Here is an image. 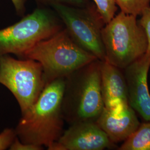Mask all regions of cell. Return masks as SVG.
Returning <instances> with one entry per match:
<instances>
[{"label":"cell","mask_w":150,"mask_h":150,"mask_svg":"<svg viewBox=\"0 0 150 150\" xmlns=\"http://www.w3.org/2000/svg\"><path fill=\"white\" fill-rule=\"evenodd\" d=\"M64 83L65 77H62L47 84L36 102L22 114L15 130L21 142L48 148L59 141L64 132L62 102Z\"/></svg>","instance_id":"1"},{"label":"cell","mask_w":150,"mask_h":150,"mask_svg":"<svg viewBox=\"0 0 150 150\" xmlns=\"http://www.w3.org/2000/svg\"><path fill=\"white\" fill-rule=\"evenodd\" d=\"M101 61L95 59L65 77L62 112L64 121L70 125L96 122L102 112Z\"/></svg>","instance_id":"2"},{"label":"cell","mask_w":150,"mask_h":150,"mask_svg":"<svg viewBox=\"0 0 150 150\" xmlns=\"http://www.w3.org/2000/svg\"><path fill=\"white\" fill-rule=\"evenodd\" d=\"M21 57L41 64L45 86L97 59L75 43L65 28L38 42Z\"/></svg>","instance_id":"3"},{"label":"cell","mask_w":150,"mask_h":150,"mask_svg":"<svg viewBox=\"0 0 150 150\" xmlns=\"http://www.w3.org/2000/svg\"><path fill=\"white\" fill-rule=\"evenodd\" d=\"M102 38L105 61L124 69L146 53L147 42L137 16L120 12L105 25Z\"/></svg>","instance_id":"4"},{"label":"cell","mask_w":150,"mask_h":150,"mask_svg":"<svg viewBox=\"0 0 150 150\" xmlns=\"http://www.w3.org/2000/svg\"><path fill=\"white\" fill-rule=\"evenodd\" d=\"M62 29L51 11L37 8L20 21L0 30V56L12 54L21 57L38 42Z\"/></svg>","instance_id":"5"},{"label":"cell","mask_w":150,"mask_h":150,"mask_svg":"<svg viewBox=\"0 0 150 150\" xmlns=\"http://www.w3.org/2000/svg\"><path fill=\"white\" fill-rule=\"evenodd\" d=\"M0 83L16 98L22 114L38 100L45 87L41 64L33 59L0 56Z\"/></svg>","instance_id":"6"},{"label":"cell","mask_w":150,"mask_h":150,"mask_svg":"<svg viewBox=\"0 0 150 150\" xmlns=\"http://www.w3.org/2000/svg\"><path fill=\"white\" fill-rule=\"evenodd\" d=\"M52 7L75 43L97 59L105 61L106 54L102 29L105 24L96 6L76 7L55 5Z\"/></svg>","instance_id":"7"},{"label":"cell","mask_w":150,"mask_h":150,"mask_svg":"<svg viewBox=\"0 0 150 150\" xmlns=\"http://www.w3.org/2000/svg\"><path fill=\"white\" fill-rule=\"evenodd\" d=\"M150 55L146 54L123 69L129 105L145 121H150V93L148 74Z\"/></svg>","instance_id":"8"},{"label":"cell","mask_w":150,"mask_h":150,"mask_svg":"<svg viewBox=\"0 0 150 150\" xmlns=\"http://www.w3.org/2000/svg\"><path fill=\"white\" fill-rule=\"evenodd\" d=\"M58 141L65 150H102L117 147L95 122L70 125Z\"/></svg>","instance_id":"9"},{"label":"cell","mask_w":150,"mask_h":150,"mask_svg":"<svg viewBox=\"0 0 150 150\" xmlns=\"http://www.w3.org/2000/svg\"><path fill=\"white\" fill-rule=\"evenodd\" d=\"M96 122L115 144L125 141L140 124L135 111L129 104L104 107Z\"/></svg>","instance_id":"10"},{"label":"cell","mask_w":150,"mask_h":150,"mask_svg":"<svg viewBox=\"0 0 150 150\" xmlns=\"http://www.w3.org/2000/svg\"><path fill=\"white\" fill-rule=\"evenodd\" d=\"M101 88L104 107L110 108L129 104L123 69L105 60L101 61Z\"/></svg>","instance_id":"11"},{"label":"cell","mask_w":150,"mask_h":150,"mask_svg":"<svg viewBox=\"0 0 150 150\" xmlns=\"http://www.w3.org/2000/svg\"><path fill=\"white\" fill-rule=\"evenodd\" d=\"M118 150H150V121L140 123Z\"/></svg>","instance_id":"12"},{"label":"cell","mask_w":150,"mask_h":150,"mask_svg":"<svg viewBox=\"0 0 150 150\" xmlns=\"http://www.w3.org/2000/svg\"><path fill=\"white\" fill-rule=\"evenodd\" d=\"M121 11L137 16L141 15L146 8L150 7V0H114Z\"/></svg>","instance_id":"13"},{"label":"cell","mask_w":150,"mask_h":150,"mask_svg":"<svg viewBox=\"0 0 150 150\" xmlns=\"http://www.w3.org/2000/svg\"><path fill=\"white\" fill-rule=\"evenodd\" d=\"M97 10L105 24L115 16L117 7L114 0H93Z\"/></svg>","instance_id":"14"},{"label":"cell","mask_w":150,"mask_h":150,"mask_svg":"<svg viewBox=\"0 0 150 150\" xmlns=\"http://www.w3.org/2000/svg\"><path fill=\"white\" fill-rule=\"evenodd\" d=\"M139 22L144 28L146 36L147 42L146 54L150 55V6L142 12Z\"/></svg>","instance_id":"15"},{"label":"cell","mask_w":150,"mask_h":150,"mask_svg":"<svg viewBox=\"0 0 150 150\" xmlns=\"http://www.w3.org/2000/svg\"><path fill=\"white\" fill-rule=\"evenodd\" d=\"M38 3L43 5L53 6L55 5L85 7L87 6V0H35Z\"/></svg>","instance_id":"16"},{"label":"cell","mask_w":150,"mask_h":150,"mask_svg":"<svg viewBox=\"0 0 150 150\" xmlns=\"http://www.w3.org/2000/svg\"><path fill=\"white\" fill-rule=\"evenodd\" d=\"M16 137L15 131L10 129H4L0 134V150L10 147Z\"/></svg>","instance_id":"17"},{"label":"cell","mask_w":150,"mask_h":150,"mask_svg":"<svg viewBox=\"0 0 150 150\" xmlns=\"http://www.w3.org/2000/svg\"><path fill=\"white\" fill-rule=\"evenodd\" d=\"M10 148L11 150H42L43 149V146L22 143L17 136Z\"/></svg>","instance_id":"18"},{"label":"cell","mask_w":150,"mask_h":150,"mask_svg":"<svg viewBox=\"0 0 150 150\" xmlns=\"http://www.w3.org/2000/svg\"><path fill=\"white\" fill-rule=\"evenodd\" d=\"M17 13L22 15L25 11L26 0H11Z\"/></svg>","instance_id":"19"}]
</instances>
